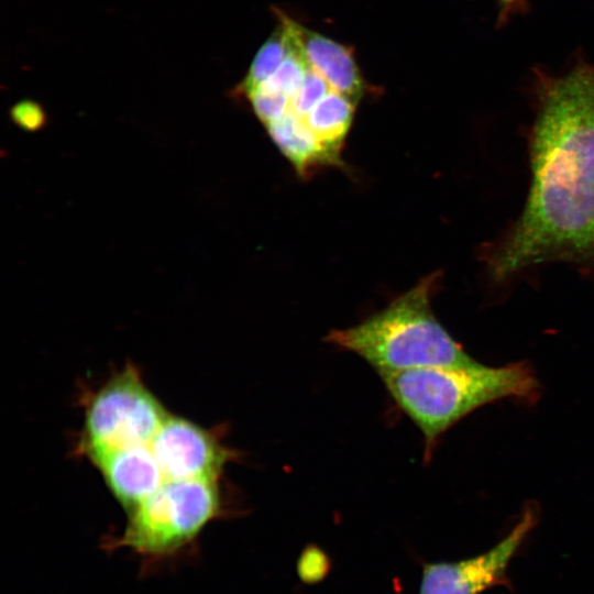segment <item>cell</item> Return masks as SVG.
Instances as JSON below:
<instances>
[{
    "instance_id": "1",
    "label": "cell",
    "mask_w": 594,
    "mask_h": 594,
    "mask_svg": "<svg viewBox=\"0 0 594 594\" xmlns=\"http://www.w3.org/2000/svg\"><path fill=\"white\" fill-rule=\"evenodd\" d=\"M529 157L525 207L483 254L493 282L548 262L594 267V66L540 78Z\"/></svg>"
},
{
    "instance_id": "2",
    "label": "cell",
    "mask_w": 594,
    "mask_h": 594,
    "mask_svg": "<svg viewBox=\"0 0 594 594\" xmlns=\"http://www.w3.org/2000/svg\"><path fill=\"white\" fill-rule=\"evenodd\" d=\"M397 406L419 428L429 458L439 438L473 410L490 403L517 398L534 403L539 383L527 362L491 367L426 366L380 374Z\"/></svg>"
},
{
    "instance_id": "3",
    "label": "cell",
    "mask_w": 594,
    "mask_h": 594,
    "mask_svg": "<svg viewBox=\"0 0 594 594\" xmlns=\"http://www.w3.org/2000/svg\"><path fill=\"white\" fill-rule=\"evenodd\" d=\"M441 272L424 277L386 308L356 326L331 330L324 341L353 352L377 374L426 366H472L471 358L436 318L431 298Z\"/></svg>"
},
{
    "instance_id": "4",
    "label": "cell",
    "mask_w": 594,
    "mask_h": 594,
    "mask_svg": "<svg viewBox=\"0 0 594 594\" xmlns=\"http://www.w3.org/2000/svg\"><path fill=\"white\" fill-rule=\"evenodd\" d=\"M221 512L218 480H165L107 547L130 549L141 558L143 572L150 571L191 546Z\"/></svg>"
},
{
    "instance_id": "5",
    "label": "cell",
    "mask_w": 594,
    "mask_h": 594,
    "mask_svg": "<svg viewBox=\"0 0 594 594\" xmlns=\"http://www.w3.org/2000/svg\"><path fill=\"white\" fill-rule=\"evenodd\" d=\"M168 414L131 365L110 378L88 405L82 448L102 454L150 444Z\"/></svg>"
},
{
    "instance_id": "6",
    "label": "cell",
    "mask_w": 594,
    "mask_h": 594,
    "mask_svg": "<svg viewBox=\"0 0 594 594\" xmlns=\"http://www.w3.org/2000/svg\"><path fill=\"white\" fill-rule=\"evenodd\" d=\"M536 505L528 504L512 531L488 551L455 562H426L419 594H480L494 586L513 588L507 568L538 522Z\"/></svg>"
},
{
    "instance_id": "7",
    "label": "cell",
    "mask_w": 594,
    "mask_h": 594,
    "mask_svg": "<svg viewBox=\"0 0 594 594\" xmlns=\"http://www.w3.org/2000/svg\"><path fill=\"white\" fill-rule=\"evenodd\" d=\"M150 448L165 480H218L230 451L207 430L168 415Z\"/></svg>"
},
{
    "instance_id": "8",
    "label": "cell",
    "mask_w": 594,
    "mask_h": 594,
    "mask_svg": "<svg viewBox=\"0 0 594 594\" xmlns=\"http://www.w3.org/2000/svg\"><path fill=\"white\" fill-rule=\"evenodd\" d=\"M283 15V14H282ZM298 52L307 65L336 90L358 103L364 82L352 50L283 15Z\"/></svg>"
},
{
    "instance_id": "9",
    "label": "cell",
    "mask_w": 594,
    "mask_h": 594,
    "mask_svg": "<svg viewBox=\"0 0 594 594\" xmlns=\"http://www.w3.org/2000/svg\"><path fill=\"white\" fill-rule=\"evenodd\" d=\"M92 461L129 514L165 481L150 444L108 452Z\"/></svg>"
},
{
    "instance_id": "10",
    "label": "cell",
    "mask_w": 594,
    "mask_h": 594,
    "mask_svg": "<svg viewBox=\"0 0 594 594\" xmlns=\"http://www.w3.org/2000/svg\"><path fill=\"white\" fill-rule=\"evenodd\" d=\"M266 130L283 155L302 177L320 165L339 164L318 142L304 120L290 111L266 125Z\"/></svg>"
},
{
    "instance_id": "11",
    "label": "cell",
    "mask_w": 594,
    "mask_h": 594,
    "mask_svg": "<svg viewBox=\"0 0 594 594\" xmlns=\"http://www.w3.org/2000/svg\"><path fill=\"white\" fill-rule=\"evenodd\" d=\"M355 102L330 89L319 102L301 118L323 148L338 162L345 135L352 124Z\"/></svg>"
},
{
    "instance_id": "12",
    "label": "cell",
    "mask_w": 594,
    "mask_h": 594,
    "mask_svg": "<svg viewBox=\"0 0 594 594\" xmlns=\"http://www.w3.org/2000/svg\"><path fill=\"white\" fill-rule=\"evenodd\" d=\"M280 24L257 51L250 68L237 88L245 97L266 80L295 48L290 31L279 14Z\"/></svg>"
},
{
    "instance_id": "13",
    "label": "cell",
    "mask_w": 594,
    "mask_h": 594,
    "mask_svg": "<svg viewBox=\"0 0 594 594\" xmlns=\"http://www.w3.org/2000/svg\"><path fill=\"white\" fill-rule=\"evenodd\" d=\"M308 67L306 61L295 46L278 68L253 91L280 95L292 100L299 89Z\"/></svg>"
},
{
    "instance_id": "14",
    "label": "cell",
    "mask_w": 594,
    "mask_h": 594,
    "mask_svg": "<svg viewBox=\"0 0 594 594\" xmlns=\"http://www.w3.org/2000/svg\"><path fill=\"white\" fill-rule=\"evenodd\" d=\"M330 89L323 77L308 67L299 89L290 100V112L304 118Z\"/></svg>"
},
{
    "instance_id": "15",
    "label": "cell",
    "mask_w": 594,
    "mask_h": 594,
    "mask_svg": "<svg viewBox=\"0 0 594 594\" xmlns=\"http://www.w3.org/2000/svg\"><path fill=\"white\" fill-rule=\"evenodd\" d=\"M248 98L254 113L265 127L290 111V99L285 96L253 91Z\"/></svg>"
},
{
    "instance_id": "16",
    "label": "cell",
    "mask_w": 594,
    "mask_h": 594,
    "mask_svg": "<svg viewBox=\"0 0 594 594\" xmlns=\"http://www.w3.org/2000/svg\"><path fill=\"white\" fill-rule=\"evenodd\" d=\"M328 569V558L318 547H307L298 561V572L305 582L321 580Z\"/></svg>"
},
{
    "instance_id": "17",
    "label": "cell",
    "mask_w": 594,
    "mask_h": 594,
    "mask_svg": "<svg viewBox=\"0 0 594 594\" xmlns=\"http://www.w3.org/2000/svg\"><path fill=\"white\" fill-rule=\"evenodd\" d=\"M11 118L15 124L30 132L42 129L46 122L44 109L29 100L15 105L11 109Z\"/></svg>"
},
{
    "instance_id": "18",
    "label": "cell",
    "mask_w": 594,
    "mask_h": 594,
    "mask_svg": "<svg viewBox=\"0 0 594 594\" xmlns=\"http://www.w3.org/2000/svg\"><path fill=\"white\" fill-rule=\"evenodd\" d=\"M518 1L519 0H499V3L502 6L503 10L507 11L509 8H512Z\"/></svg>"
}]
</instances>
